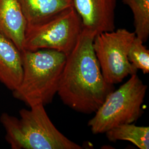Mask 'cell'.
Here are the masks:
<instances>
[{
    "label": "cell",
    "mask_w": 149,
    "mask_h": 149,
    "mask_svg": "<svg viewBox=\"0 0 149 149\" xmlns=\"http://www.w3.org/2000/svg\"><path fill=\"white\" fill-rule=\"evenodd\" d=\"M96 34L83 30L74 49L66 56L57 93L76 112L95 113L114 90L104 80L93 48Z\"/></svg>",
    "instance_id": "1"
},
{
    "label": "cell",
    "mask_w": 149,
    "mask_h": 149,
    "mask_svg": "<svg viewBox=\"0 0 149 149\" xmlns=\"http://www.w3.org/2000/svg\"><path fill=\"white\" fill-rule=\"evenodd\" d=\"M21 54L22 79L13 96L29 107L50 103L58 92L66 55L49 49L23 50Z\"/></svg>",
    "instance_id": "2"
},
{
    "label": "cell",
    "mask_w": 149,
    "mask_h": 149,
    "mask_svg": "<svg viewBox=\"0 0 149 149\" xmlns=\"http://www.w3.org/2000/svg\"><path fill=\"white\" fill-rule=\"evenodd\" d=\"M39 104L22 109L20 118L3 113L0 121L6 132V140L13 149H81L60 132Z\"/></svg>",
    "instance_id": "3"
},
{
    "label": "cell",
    "mask_w": 149,
    "mask_h": 149,
    "mask_svg": "<svg viewBox=\"0 0 149 149\" xmlns=\"http://www.w3.org/2000/svg\"><path fill=\"white\" fill-rule=\"evenodd\" d=\"M147 88L137 74L131 75L128 81L107 96L89 120L88 125L92 133H105L118 125L137 120L143 112L141 106Z\"/></svg>",
    "instance_id": "4"
},
{
    "label": "cell",
    "mask_w": 149,
    "mask_h": 149,
    "mask_svg": "<svg viewBox=\"0 0 149 149\" xmlns=\"http://www.w3.org/2000/svg\"><path fill=\"white\" fill-rule=\"evenodd\" d=\"M83 30L80 16L73 5L42 23L27 25L23 50H57L68 55Z\"/></svg>",
    "instance_id": "5"
},
{
    "label": "cell",
    "mask_w": 149,
    "mask_h": 149,
    "mask_svg": "<svg viewBox=\"0 0 149 149\" xmlns=\"http://www.w3.org/2000/svg\"><path fill=\"white\" fill-rule=\"evenodd\" d=\"M136 35L124 28L96 35L93 48L107 82L114 85L129 75L136 74L128 58L129 50Z\"/></svg>",
    "instance_id": "6"
},
{
    "label": "cell",
    "mask_w": 149,
    "mask_h": 149,
    "mask_svg": "<svg viewBox=\"0 0 149 149\" xmlns=\"http://www.w3.org/2000/svg\"><path fill=\"white\" fill-rule=\"evenodd\" d=\"M83 28L97 35L115 30L117 0H72Z\"/></svg>",
    "instance_id": "7"
},
{
    "label": "cell",
    "mask_w": 149,
    "mask_h": 149,
    "mask_svg": "<svg viewBox=\"0 0 149 149\" xmlns=\"http://www.w3.org/2000/svg\"><path fill=\"white\" fill-rule=\"evenodd\" d=\"M21 51L10 39L0 33V82L13 91L21 83Z\"/></svg>",
    "instance_id": "8"
},
{
    "label": "cell",
    "mask_w": 149,
    "mask_h": 149,
    "mask_svg": "<svg viewBox=\"0 0 149 149\" xmlns=\"http://www.w3.org/2000/svg\"><path fill=\"white\" fill-rule=\"evenodd\" d=\"M26 21L18 0H0V33L23 49Z\"/></svg>",
    "instance_id": "9"
},
{
    "label": "cell",
    "mask_w": 149,
    "mask_h": 149,
    "mask_svg": "<svg viewBox=\"0 0 149 149\" xmlns=\"http://www.w3.org/2000/svg\"><path fill=\"white\" fill-rule=\"evenodd\" d=\"M27 25L47 20L72 5V0H18Z\"/></svg>",
    "instance_id": "10"
},
{
    "label": "cell",
    "mask_w": 149,
    "mask_h": 149,
    "mask_svg": "<svg viewBox=\"0 0 149 149\" xmlns=\"http://www.w3.org/2000/svg\"><path fill=\"white\" fill-rule=\"evenodd\" d=\"M105 133L111 141H129L139 149H149L148 127H138L132 123L123 124L111 129Z\"/></svg>",
    "instance_id": "11"
},
{
    "label": "cell",
    "mask_w": 149,
    "mask_h": 149,
    "mask_svg": "<svg viewBox=\"0 0 149 149\" xmlns=\"http://www.w3.org/2000/svg\"><path fill=\"white\" fill-rule=\"evenodd\" d=\"M132 11L135 34L143 43L149 36V0H123Z\"/></svg>",
    "instance_id": "12"
},
{
    "label": "cell",
    "mask_w": 149,
    "mask_h": 149,
    "mask_svg": "<svg viewBox=\"0 0 149 149\" xmlns=\"http://www.w3.org/2000/svg\"><path fill=\"white\" fill-rule=\"evenodd\" d=\"M143 43L140 39L135 37L129 48L128 58L135 68L141 70L146 74L149 72V50Z\"/></svg>",
    "instance_id": "13"
}]
</instances>
